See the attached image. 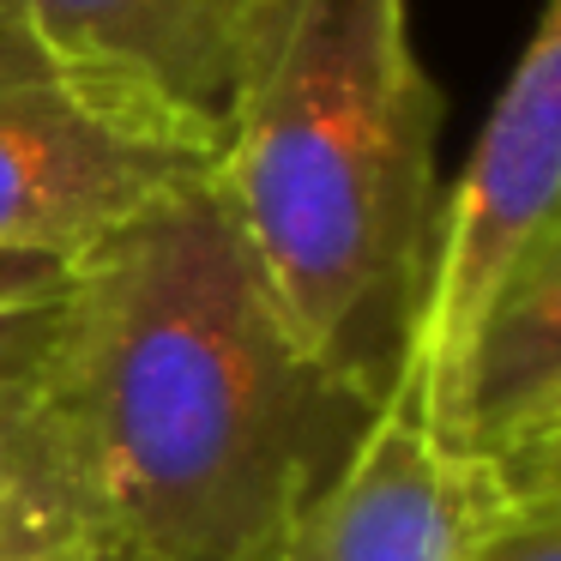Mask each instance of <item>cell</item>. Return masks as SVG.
Returning a JSON list of instances; mask_svg holds the SVG:
<instances>
[{"instance_id": "cell-5", "label": "cell", "mask_w": 561, "mask_h": 561, "mask_svg": "<svg viewBox=\"0 0 561 561\" xmlns=\"http://www.w3.org/2000/svg\"><path fill=\"white\" fill-rule=\"evenodd\" d=\"M19 13L85 91L218 158L278 0H19Z\"/></svg>"}, {"instance_id": "cell-10", "label": "cell", "mask_w": 561, "mask_h": 561, "mask_svg": "<svg viewBox=\"0 0 561 561\" xmlns=\"http://www.w3.org/2000/svg\"><path fill=\"white\" fill-rule=\"evenodd\" d=\"M465 561H561V465L507 483L501 513L477 531Z\"/></svg>"}, {"instance_id": "cell-11", "label": "cell", "mask_w": 561, "mask_h": 561, "mask_svg": "<svg viewBox=\"0 0 561 561\" xmlns=\"http://www.w3.org/2000/svg\"><path fill=\"white\" fill-rule=\"evenodd\" d=\"M0 561H151V556H139V549L115 543V537H79V543L31 549V556H0Z\"/></svg>"}, {"instance_id": "cell-7", "label": "cell", "mask_w": 561, "mask_h": 561, "mask_svg": "<svg viewBox=\"0 0 561 561\" xmlns=\"http://www.w3.org/2000/svg\"><path fill=\"white\" fill-rule=\"evenodd\" d=\"M423 411L447 447L501 477L561 447V218L507 266Z\"/></svg>"}, {"instance_id": "cell-3", "label": "cell", "mask_w": 561, "mask_h": 561, "mask_svg": "<svg viewBox=\"0 0 561 561\" xmlns=\"http://www.w3.org/2000/svg\"><path fill=\"white\" fill-rule=\"evenodd\" d=\"M211 163L85 91L0 0V254L79 260Z\"/></svg>"}, {"instance_id": "cell-8", "label": "cell", "mask_w": 561, "mask_h": 561, "mask_svg": "<svg viewBox=\"0 0 561 561\" xmlns=\"http://www.w3.org/2000/svg\"><path fill=\"white\" fill-rule=\"evenodd\" d=\"M103 537L37 387H0V556Z\"/></svg>"}, {"instance_id": "cell-12", "label": "cell", "mask_w": 561, "mask_h": 561, "mask_svg": "<svg viewBox=\"0 0 561 561\" xmlns=\"http://www.w3.org/2000/svg\"><path fill=\"white\" fill-rule=\"evenodd\" d=\"M556 465H561V447L549 453V459H537V465H525V471H513L507 483H525V477H543V471H556Z\"/></svg>"}, {"instance_id": "cell-2", "label": "cell", "mask_w": 561, "mask_h": 561, "mask_svg": "<svg viewBox=\"0 0 561 561\" xmlns=\"http://www.w3.org/2000/svg\"><path fill=\"white\" fill-rule=\"evenodd\" d=\"M435 134L404 0H278L211 163L290 327L380 404L411 375L435 272Z\"/></svg>"}, {"instance_id": "cell-1", "label": "cell", "mask_w": 561, "mask_h": 561, "mask_svg": "<svg viewBox=\"0 0 561 561\" xmlns=\"http://www.w3.org/2000/svg\"><path fill=\"white\" fill-rule=\"evenodd\" d=\"M91 525L151 561H260L380 399L308 351L218 182L73 260L37 375Z\"/></svg>"}, {"instance_id": "cell-6", "label": "cell", "mask_w": 561, "mask_h": 561, "mask_svg": "<svg viewBox=\"0 0 561 561\" xmlns=\"http://www.w3.org/2000/svg\"><path fill=\"white\" fill-rule=\"evenodd\" d=\"M507 501V477L435 435L399 387L332 483L290 519L272 561H465Z\"/></svg>"}, {"instance_id": "cell-4", "label": "cell", "mask_w": 561, "mask_h": 561, "mask_svg": "<svg viewBox=\"0 0 561 561\" xmlns=\"http://www.w3.org/2000/svg\"><path fill=\"white\" fill-rule=\"evenodd\" d=\"M556 218H561V0H543L531 43L513 61L495 115L477 134V151L465 158L459 187L440 199L435 272H428L423 327H416L411 375H404V387L416 399H428L440 387V375L453 368L459 344L471 339L495 284L531 248V236Z\"/></svg>"}, {"instance_id": "cell-9", "label": "cell", "mask_w": 561, "mask_h": 561, "mask_svg": "<svg viewBox=\"0 0 561 561\" xmlns=\"http://www.w3.org/2000/svg\"><path fill=\"white\" fill-rule=\"evenodd\" d=\"M73 260L0 254V387H37Z\"/></svg>"}, {"instance_id": "cell-13", "label": "cell", "mask_w": 561, "mask_h": 561, "mask_svg": "<svg viewBox=\"0 0 561 561\" xmlns=\"http://www.w3.org/2000/svg\"><path fill=\"white\" fill-rule=\"evenodd\" d=\"M260 561H272V556H260Z\"/></svg>"}]
</instances>
